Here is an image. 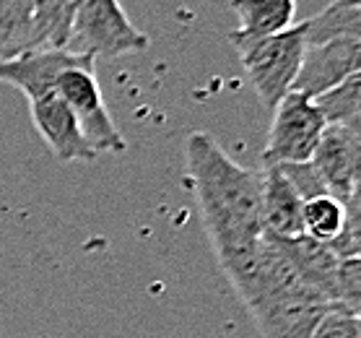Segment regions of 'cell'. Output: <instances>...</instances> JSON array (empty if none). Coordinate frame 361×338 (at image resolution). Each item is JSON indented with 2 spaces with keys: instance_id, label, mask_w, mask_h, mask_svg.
<instances>
[{
  "instance_id": "cell-12",
  "label": "cell",
  "mask_w": 361,
  "mask_h": 338,
  "mask_svg": "<svg viewBox=\"0 0 361 338\" xmlns=\"http://www.w3.org/2000/svg\"><path fill=\"white\" fill-rule=\"evenodd\" d=\"M239 26L229 34L231 44L263 40L296 24V0H231Z\"/></svg>"
},
{
  "instance_id": "cell-4",
  "label": "cell",
  "mask_w": 361,
  "mask_h": 338,
  "mask_svg": "<svg viewBox=\"0 0 361 338\" xmlns=\"http://www.w3.org/2000/svg\"><path fill=\"white\" fill-rule=\"evenodd\" d=\"M271 112L273 120L263 151L265 167L312 162V154L325 131V120L312 97L291 91Z\"/></svg>"
},
{
  "instance_id": "cell-15",
  "label": "cell",
  "mask_w": 361,
  "mask_h": 338,
  "mask_svg": "<svg viewBox=\"0 0 361 338\" xmlns=\"http://www.w3.org/2000/svg\"><path fill=\"white\" fill-rule=\"evenodd\" d=\"M32 18L37 50H66L73 26V0H32Z\"/></svg>"
},
{
  "instance_id": "cell-3",
  "label": "cell",
  "mask_w": 361,
  "mask_h": 338,
  "mask_svg": "<svg viewBox=\"0 0 361 338\" xmlns=\"http://www.w3.org/2000/svg\"><path fill=\"white\" fill-rule=\"evenodd\" d=\"M151 40L133 24L120 0H73L66 50L91 58H123L148 50Z\"/></svg>"
},
{
  "instance_id": "cell-6",
  "label": "cell",
  "mask_w": 361,
  "mask_h": 338,
  "mask_svg": "<svg viewBox=\"0 0 361 338\" xmlns=\"http://www.w3.org/2000/svg\"><path fill=\"white\" fill-rule=\"evenodd\" d=\"M361 135L359 128L348 125H325L320 143L312 154V167L320 174L328 195L348 203L359 195L361 188Z\"/></svg>"
},
{
  "instance_id": "cell-10",
  "label": "cell",
  "mask_w": 361,
  "mask_h": 338,
  "mask_svg": "<svg viewBox=\"0 0 361 338\" xmlns=\"http://www.w3.org/2000/svg\"><path fill=\"white\" fill-rule=\"evenodd\" d=\"M86 60H97L91 55H75L71 50H55V47H42V50H29L18 58L0 60V83H8L18 89L26 99L42 97L55 89L60 73L68 68L81 66Z\"/></svg>"
},
{
  "instance_id": "cell-1",
  "label": "cell",
  "mask_w": 361,
  "mask_h": 338,
  "mask_svg": "<svg viewBox=\"0 0 361 338\" xmlns=\"http://www.w3.org/2000/svg\"><path fill=\"white\" fill-rule=\"evenodd\" d=\"M185 167L216 260L252 250L263 237V172L247 169L203 131L185 140Z\"/></svg>"
},
{
  "instance_id": "cell-5",
  "label": "cell",
  "mask_w": 361,
  "mask_h": 338,
  "mask_svg": "<svg viewBox=\"0 0 361 338\" xmlns=\"http://www.w3.org/2000/svg\"><path fill=\"white\" fill-rule=\"evenodd\" d=\"M94 63L97 60H86L81 66L68 68L66 73H60L55 91L75 115L83 138L89 140L91 149L97 154H123L128 149V140L104 104V94L99 89Z\"/></svg>"
},
{
  "instance_id": "cell-19",
  "label": "cell",
  "mask_w": 361,
  "mask_h": 338,
  "mask_svg": "<svg viewBox=\"0 0 361 338\" xmlns=\"http://www.w3.org/2000/svg\"><path fill=\"white\" fill-rule=\"evenodd\" d=\"M310 338H361V322L359 315H351L345 310H330Z\"/></svg>"
},
{
  "instance_id": "cell-11",
  "label": "cell",
  "mask_w": 361,
  "mask_h": 338,
  "mask_svg": "<svg viewBox=\"0 0 361 338\" xmlns=\"http://www.w3.org/2000/svg\"><path fill=\"white\" fill-rule=\"evenodd\" d=\"M304 200L294 185L288 182L281 167H265L263 169V234L273 239H291L304 234L302 227Z\"/></svg>"
},
{
  "instance_id": "cell-8",
  "label": "cell",
  "mask_w": 361,
  "mask_h": 338,
  "mask_svg": "<svg viewBox=\"0 0 361 338\" xmlns=\"http://www.w3.org/2000/svg\"><path fill=\"white\" fill-rule=\"evenodd\" d=\"M29 112H32V123L44 140V146L52 151V157L58 162L73 164V162H94L99 157L89 146V140L83 138L81 125L71 107L55 89L29 99Z\"/></svg>"
},
{
  "instance_id": "cell-14",
  "label": "cell",
  "mask_w": 361,
  "mask_h": 338,
  "mask_svg": "<svg viewBox=\"0 0 361 338\" xmlns=\"http://www.w3.org/2000/svg\"><path fill=\"white\" fill-rule=\"evenodd\" d=\"M37 50L32 0H0V60Z\"/></svg>"
},
{
  "instance_id": "cell-9",
  "label": "cell",
  "mask_w": 361,
  "mask_h": 338,
  "mask_svg": "<svg viewBox=\"0 0 361 338\" xmlns=\"http://www.w3.org/2000/svg\"><path fill=\"white\" fill-rule=\"evenodd\" d=\"M359 63L361 40H330L322 44H307L294 91L314 99L325 91L336 89L338 83H343L353 73H359Z\"/></svg>"
},
{
  "instance_id": "cell-20",
  "label": "cell",
  "mask_w": 361,
  "mask_h": 338,
  "mask_svg": "<svg viewBox=\"0 0 361 338\" xmlns=\"http://www.w3.org/2000/svg\"><path fill=\"white\" fill-rule=\"evenodd\" d=\"M283 174L288 177V182L294 185V190L299 193L302 200L317 198V195H328V190L322 185L320 174L312 167V162H304V164H283L281 167Z\"/></svg>"
},
{
  "instance_id": "cell-7",
  "label": "cell",
  "mask_w": 361,
  "mask_h": 338,
  "mask_svg": "<svg viewBox=\"0 0 361 338\" xmlns=\"http://www.w3.org/2000/svg\"><path fill=\"white\" fill-rule=\"evenodd\" d=\"M247 310L260 338H310L317 322L336 307L317 291H294L260 299Z\"/></svg>"
},
{
  "instance_id": "cell-17",
  "label": "cell",
  "mask_w": 361,
  "mask_h": 338,
  "mask_svg": "<svg viewBox=\"0 0 361 338\" xmlns=\"http://www.w3.org/2000/svg\"><path fill=\"white\" fill-rule=\"evenodd\" d=\"M361 73H353L351 78H345L343 83H338L336 89L325 91L320 97H314V104L320 109L325 125H348V128H359V89Z\"/></svg>"
},
{
  "instance_id": "cell-16",
  "label": "cell",
  "mask_w": 361,
  "mask_h": 338,
  "mask_svg": "<svg viewBox=\"0 0 361 338\" xmlns=\"http://www.w3.org/2000/svg\"><path fill=\"white\" fill-rule=\"evenodd\" d=\"M302 227L307 237L330 245L345 227V203H341L333 195H317V198L304 200Z\"/></svg>"
},
{
  "instance_id": "cell-13",
  "label": "cell",
  "mask_w": 361,
  "mask_h": 338,
  "mask_svg": "<svg viewBox=\"0 0 361 338\" xmlns=\"http://www.w3.org/2000/svg\"><path fill=\"white\" fill-rule=\"evenodd\" d=\"M307 44L330 40H361V0H333L317 16L304 18Z\"/></svg>"
},
{
  "instance_id": "cell-2",
  "label": "cell",
  "mask_w": 361,
  "mask_h": 338,
  "mask_svg": "<svg viewBox=\"0 0 361 338\" xmlns=\"http://www.w3.org/2000/svg\"><path fill=\"white\" fill-rule=\"evenodd\" d=\"M234 50L242 60V68L252 83L255 94L260 97L265 107L273 109L286 94L294 91L296 73L307 50L304 21L273 37L234 44Z\"/></svg>"
},
{
  "instance_id": "cell-18",
  "label": "cell",
  "mask_w": 361,
  "mask_h": 338,
  "mask_svg": "<svg viewBox=\"0 0 361 338\" xmlns=\"http://www.w3.org/2000/svg\"><path fill=\"white\" fill-rule=\"evenodd\" d=\"M361 302V258H341L336 276V305L351 315H359Z\"/></svg>"
}]
</instances>
